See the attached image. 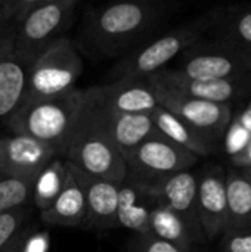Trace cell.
Segmentation results:
<instances>
[{"mask_svg": "<svg viewBox=\"0 0 251 252\" xmlns=\"http://www.w3.org/2000/svg\"><path fill=\"white\" fill-rule=\"evenodd\" d=\"M84 193L86 217L83 227L105 232L117 227V205L120 183L87 176L68 162Z\"/></svg>", "mask_w": 251, "mask_h": 252, "instance_id": "5bb4252c", "label": "cell"}, {"mask_svg": "<svg viewBox=\"0 0 251 252\" xmlns=\"http://www.w3.org/2000/svg\"><path fill=\"white\" fill-rule=\"evenodd\" d=\"M81 72L83 61L75 44L68 37H61L30 63L22 103L52 99L75 90Z\"/></svg>", "mask_w": 251, "mask_h": 252, "instance_id": "5b68a950", "label": "cell"}, {"mask_svg": "<svg viewBox=\"0 0 251 252\" xmlns=\"http://www.w3.org/2000/svg\"><path fill=\"white\" fill-rule=\"evenodd\" d=\"M154 87L158 96L160 106L179 117L213 149H216V146L223 140V136L234 118L231 108L232 105L191 99L166 92L155 84Z\"/></svg>", "mask_w": 251, "mask_h": 252, "instance_id": "ba28073f", "label": "cell"}, {"mask_svg": "<svg viewBox=\"0 0 251 252\" xmlns=\"http://www.w3.org/2000/svg\"><path fill=\"white\" fill-rule=\"evenodd\" d=\"M31 235H33V229L28 226H24L15 235V238L0 252H31L30 251V245H28Z\"/></svg>", "mask_w": 251, "mask_h": 252, "instance_id": "f546056e", "label": "cell"}, {"mask_svg": "<svg viewBox=\"0 0 251 252\" xmlns=\"http://www.w3.org/2000/svg\"><path fill=\"white\" fill-rule=\"evenodd\" d=\"M216 40L231 47L251 72V6L216 7Z\"/></svg>", "mask_w": 251, "mask_h": 252, "instance_id": "2e32d148", "label": "cell"}, {"mask_svg": "<svg viewBox=\"0 0 251 252\" xmlns=\"http://www.w3.org/2000/svg\"><path fill=\"white\" fill-rule=\"evenodd\" d=\"M160 89L200 100H209L216 103H228L244 97L251 90V77L229 78V80H192L164 68L163 71L149 77Z\"/></svg>", "mask_w": 251, "mask_h": 252, "instance_id": "30bf717a", "label": "cell"}, {"mask_svg": "<svg viewBox=\"0 0 251 252\" xmlns=\"http://www.w3.org/2000/svg\"><path fill=\"white\" fill-rule=\"evenodd\" d=\"M3 3H4V1H3ZM3 3L0 4V31L12 25L10 18H9V15H7V12H6V9L3 7Z\"/></svg>", "mask_w": 251, "mask_h": 252, "instance_id": "836d02e7", "label": "cell"}, {"mask_svg": "<svg viewBox=\"0 0 251 252\" xmlns=\"http://www.w3.org/2000/svg\"><path fill=\"white\" fill-rule=\"evenodd\" d=\"M231 162L235 165V168H240V170L251 168V143L240 155L231 158Z\"/></svg>", "mask_w": 251, "mask_h": 252, "instance_id": "1f68e13d", "label": "cell"}, {"mask_svg": "<svg viewBox=\"0 0 251 252\" xmlns=\"http://www.w3.org/2000/svg\"><path fill=\"white\" fill-rule=\"evenodd\" d=\"M31 216V207L18 208L0 216V251L15 238V235L27 226Z\"/></svg>", "mask_w": 251, "mask_h": 252, "instance_id": "484cf974", "label": "cell"}, {"mask_svg": "<svg viewBox=\"0 0 251 252\" xmlns=\"http://www.w3.org/2000/svg\"><path fill=\"white\" fill-rule=\"evenodd\" d=\"M167 13V6L160 1L123 0L107 3L87 12L84 34L93 49L102 55H127Z\"/></svg>", "mask_w": 251, "mask_h": 252, "instance_id": "6da1fadb", "label": "cell"}, {"mask_svg": "<svg viewBox=\"0 0 251 252\" xmlns=\"http://www.w3.org/2000/svg\"><path fill=\"white\" fill-rule=\"evenodd\" d=\"M145 189L157 202L166 205L183 220L195 244L206 241L197 207V176L191 170L173 174L158 185Z\"/></svg>", "mask_w": 251, "mask_h": 252, "instance_id": "7c38bea8", "label": "cell"}, {"mask_svg": "<svg viewBox=\"0 0 251 252\" xmlns=\"http://www.w3.org/2000/svg\"><path fill=\"white\" fill-rule=\"evenodd\" d=\"M67 177V165L61 158L52 159L36 177L33 186V205L40 211H46L61 193Z\"/></svg>", "mask_w": 251, "mask_h": 252, "instance_id": "cb8c5ba5", "label": "cell"}, {"mask_svg": "<svg viewBox=\"0 0 251 252\" xmlns=\"http://www.w3.org/2000/svg\"><path fill=\"white\" fill-rule=\"evenodd\" d=\"M178 74L192 80H229L251 77L244 61L225 43H197L182 53Z\"/></svg>", "mask_w": 251, "mask_h": 252, "instance_id": "9c48e42d", "label": "cell"}, {"mask_svg": "<svg viewBox=\"0 0 251 252\" xmlns=\"http://www.w3.org/2000/svg\"><path fill=\"white\" fill-rule=\"evenodd\" d=\"M226 230L251 229V180L240 168L226 173Z\"/></svg>", "mask_w": 251, "mask_h": 252, "instance_id": "44dd1931", "label": "cell"}, {"mask_svg": "<svg viewBox=\"0 0 251 252\" xmlns=\"http://www.w3.org/2000/svg\"><path fill=\"white\" fill-rule=\"evenodd\" d=\"M3 1H4V0H0V4H1V3H3Z\"/></svg>", "mask_w": 251, "mask_h": 252, "instance_id": "d590c367", "label": "cell"}, {"mask_svg": "<svg viewBox=\"0 0 251 252\" xmlns=\"http://www.w3.org/2000/svg\"><path fill=\"white\" fill-rule=\"evenodd\" d=\"M77 6V0H43L15 25V53L33 62L46 47L64 37Z\"/></svg>", "mask_w": 251, "mask_h": 252, "instance_id": "52a82bcc", "label": "cell"}, {"mask_svg": "<svg viewBox=\"0 0 251 252\" xmlns=\"http://www.w3.org/2000/svg\"><path fill=\"white\" fill-rule=\"evenodd\" d=\"M98 93L104 105L115 114H151L160 106L151 78L115 80L99 86Z\"/></svg>", "mask_w": 251, "mask_h": 252, "instance_id": "9a60e30c", "label": "cell"}, {"mask_svg": "<svg viewBox=\"0 0 251 252\" xmlns=\"http://www.w3.org/2000/svg\"><path fill=\"white\" fill-rule=\"evenodd\" d=\"M215 19L216 9H212L207 13L132 50L115 65L112 77L115 80L148 78L163 71L170 61L201 41L203 35L213 28Z\"/></svg>", "mask_w": 251, "mask_h": 252, "instance_id": "277c9868", "label": "cell"}, {"mask_svg": "<svg viewBox=\"0 0 251 252\" xmlns=\"http://www.w3.org/2000/svg\"><path fill=\"white\" fill-rule=\"evenodd\" d=\"M234 120L249 133L251 134V102L250 105L244 109V111H241L237 117H234Z\"/></svg>", "mask_w": 251, "mask_h": 252, "instance_id": "d6a6232c", "label": "cell"}, {"mask_svg": "<svg viewBox=\"0 0 251 252\" xmlns=\"http://www.w3.org/2000/svg\"><path fill=\"white\" fill-rule=\"evenodd\" d=\"M87 90L75 89L67 94L22 103L4 123L12 134H22L50 148L59 158L78 126Z\"/></svg>", "mask_w": 251, "mask_h": 252, "instance_id": "3957f363", "label": "cell"}, {"mask_svg": "<svg viewBox=\"0 0 251 252\" xmlns=\"http://www.w3.org/2000/svg\"><path fill=\"white\" fill-rule=\"evenodd\" d=\"M15 53V25L0 31V61Z\"/></svg>", "mask_w": 251, "mask_h": 252, "instance_id": "4dcf8cb0", "label": "cell"}, {"mask_svg": "<svg viewBox=\"0 0 251 252\" xmlns=\"http://www.w3.org/2000/svg\"><path fill=\"white\" fill-rule=\"evenodd\" d=\"M223 149L229 158L240 155L251 143V134H249L234 118L223 136Z\"/></svg>", "mask_w": 251, "mask_h": 252, "instance_id": "83f0119b", "label": "cell"}, {"mask_svg": "<svg viewBox=\"0 0 251 252\" xmlns=\"http://www.w3.org/2000/svg\"><path fill=\"white\" fill-rule=\"evenodd\" d=\"M86 90L83 112L64 159L87 176L121 185L126 179V159L109 136L108 109L98 87Z\"/></svg>", "mask_w": 251, "mask_h": 252, "instance_id": "7a4b0ae2", "label": "cell"}, {"mask_svg": "<svg viewBox=\"0 0 251 252\" xmlns=\"http://www.w3.org/2000/svg\"><path fill=\"white\" fill-rule=\"evenodd\" d=\"M151 118L161 136L192 152L198 158L213 154L215 149L197 131H194L186 123H183L179 117L164 109L163 106L155 108L151 112Z\"/></svg>", "mask_w": 251, "mask_h": 252, "instance_id": "7402d4cb", "label": "cell"}, {"mask_svg": "<svg viewBox=\"0 0 251 252\" xmlns=\"http://www.w3.org/2000/svg\"><path fill=\"white\" fill-rule=\"evenodd\" d=\"M30 63L16 53L0 61V123L21 106Z\"/></svg>", "mask_w": 251, "mask_h": 252, "instance_id": "ffe728a7", "label": "cell"}, {"mask_svg": "<svg viewBox=\"0 0 251 252\" xmlns=\"http://www.w3.org/2000/svg\"><path fill=\"white\" fill-rule=\"evenodd\" d=\"M152 201V196L145 188L124 179L118 190L117 227L135 235H146Z\"/></svg>", "mask_w": 251, "mask_h": 252, "instance_id": "d6986e66", "label": "cell"}, {"mask_svg": "<svg viewBox=\"0 0 251 252\" xmlns=\"http://www.w3.org/2000/svg\"><path fill=\"white\" fill-rule=\"evenodd\" d=\"M36 179L0 174V216L18 208L30 207Z\"/></svg>", "mask_w": 251, "mask_h": 252, "instance_id": "d4e9b609", "label": "cell"}, {"mask_svg": "<svg viewBox=\"0 0 251 252\" xmlns=\"http://www.w3.org/2000/svg\"><path fill=\"white\" fill-rule=\"evenodd\" d=\"M55 158L50 148L38 140L22 136H0V174L36 179L37 174Z\"/></svg>", "mask_w": 251, "mask_h": 252, "instance_id": "4fadbf2b", "label": "cell"}, {"mask_svg": "<svg viewBox=\"0 0 251 252\" xmlns=\"http://www.w3.org/2000/svg\"><path fill=\"white\" fill-rule=\"evenodd\" d=\"M222 252H251V229L225 232L222 235Z\"/></svg>", "mask_w": 251, "mask_h": 252, "instance_id": "f1b7e54d", "label": "cell"}, {"mask_svg": "<svg viewBox=\"0 0 251 252\" xmlns=\"http://www.w3.org/2000/svg\"><path fill=\"white\" fill-rule=\"evenodd\" d=\"M243 171L246 173V176H247V177L251 180V168H246V170H243Z\"/></svg>", "mask_w": 251, "mask_h": 252, "instance_id": "e575fe53", "label": "cell"}, {"mask_svg": "<svg viewBox=\"0 0 251 252\" xmlns=\"http://www.w3.org/2000/svg\"><path fill=\"white\" fill-rule=\"evenodd\" d=\"M65 165H67V177H65L64 188L58 195V198L55 199V202L46 211L40 213V220L47 226L78 227L83 226L86 217L84 193L67 161Z\"/></svg>", "mask_w": 251, "mask_h": 252, "instance_id": "e0dca14e", "label": "cell"}, {"mask_svg": "<svg viewBox=\"0 0 251 252\" xmlns=\"http://www.w3.org/2000/svg\"><path fill=\"white\" fill-rule=\"evenodd\" d=\"M129 252H192L188 248L161 241L149 233L135 235L129 244Z\"/></svg>", "mask_w": 251, "mask_h": 252, "instance_id": "4316f807", "label": "cell"}, {"mask_svg": "<svg viewBox=\"0 0 251 252\" xmlns=\"http://www.w3.org/2000/svg\"><path fill=\"white\" fill-rule=\"evenodd\" d=\"M108 130L115 148L126 161L146 139L157 133L151 114H115L109 109Z\"/></svg>", "mask_w": 251, "mask_h": 252, "instance_id": "ac0fdd59", "label": "cell"}, {"mask_svg": "<svg viewBox=\"0 0 251 252\" xmlns=\"http://www.w3.org/2000/svg\"><path fill=\"white\" fill-rule=\"evenodd\" d=\"M198 159L157 131L126 161V179L142 188H152L173 174L189 171Z\"/></svg>", "mask_w": 251, "mask_h": 252, "instance_id": "8992f818", "label": "cell"}, {"mask_svg": "<svg viewBox=\"0 0 251 252\" xmlns=\"http://www.w3.org/2000/svg\"><path fill=\"white\" fill-rule=\"evenodd\" d=\"M148 233L161 241H166V242H170V244H175L188 250H191L192 245L195 244L183 220L178 214H175L170 208L157 202L155 199L152 201V207L149 213Z\"/></svg>", "mask_w": 251, "mask_h": 252, "instance_id": "603a6c76", "label": "cell"}, {"mask_svg": "<svg viewBox=\"0 0 251 252\" xmlns=\"http://www.w3.org/2000/svg\"><path fill=\"white\" fill-rule=\"evenodd\" d=\"M197 207L206 239L215 241L226 230V171L222 167L206 168L197 176Z\"/></svg>", "mask_w": 251, "mask_h": 252, "instance_id": "8fae6325", "label": "cell"}]
</instances>
